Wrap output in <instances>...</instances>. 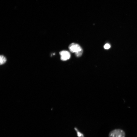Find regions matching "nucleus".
Returning <instances> with one entry per match:
<instances>
[{
  "label": "nucleus",
  "instance_id": "nucleus-3",
  "mask_svg": "<svg viewBox=\"0 0 137 137\" xmlns=\"http://www.w3.org/2000/svg\"><path fill=\"white\" fill-rule=\"evenodd\" d=\"M60 54L61 56V60L65 61L69 60L71 57V55L68 51H62L60 52Z\"/></svg>",
  "mask_w": 137,
  "mask_h": 137
},
{
  "label": "nucleus",
  "instance_id": "nucleus-6",
  "mask_svg": "<svg viewBox=\"0 0 137 137\" xmlns=\"http://www.w3.org/2000/svg\"><path fill=\"white\" fill-rule=\"evenodd\" d=\"M83 50L82 51H78L75 53V55L76 57H80L82 55L83 53Z\"/></svg>",
  "mask_w": 137,
  "mask_h": 137
},
{
  "label": "nucleus",
  "instance_id": "nucleus-1",
  "mask_svg": "<svg viewBox=\"0 0 137 137\" xmlns=\"http://www.w3.org/2000/svg\"><path fill=\"white\" fill-rule=\"evenodd\" d=\"M124 132L120 129H116L111 131L109 133V137H125Z\"/></svg>",
  "mask_w": 137,
  "mask_h": 137
},
{
  "label": "nucleus",
  "instance_id": "nucleus-4",
  "mask_svg": "<svg viewBox=\"0 0 137 137\" xmlns=\"http://www.w3.org/2000/svg\"><path fill=\"white\" fill-rule=\"evenodd\" d=\"M6 59L5 56L3 55L0 56V65H2L5 63L6 61Z\"/></svg>",
  "mask_w": 137,
  "mask_h": 137
},
{
  "label": "nucleus",
  "instance_id": "nucleus-7",
  "mask_svg": "<svg viewBox=\"0 0 137 137\" xmlns=\"http://www.w3.org/2000/svg\"><path fill=\"white\" fill-rule=\"evenodd\" d=\"M110 47V45L109 44H106L104 46V48L105 49H108Z\"/></svg>",
  "mask_w": 137,
  "mask_h": 137
},
{
  "label": "nucleus",
  "instance_id": "nucleus-2",
  "mask_svg": "<svg viewBox=\"0 0 137 137\" xmlns=\"http://www.w3.org/2000/svg\"><path fill=\"white\" fill-rule=\"evenodd\" d=\"M69 49L71 52L75 53L83 50L78 44L75 43L70 44L69 46Z\"/></svg>",
  "mask_w": 137,
  "mask_h": 137
},
{
  "label": "nucleus",
  "instance_id": "nucleus-5",
  "mask_svg": "<svg viewBox=\"0 0 137 137\" xmlns=\"http://www.w3.org/2000/svg\"><path fill=\"white\" fill-rule=\"evenodd\" d=\"M75 129L77 132L78 137H84L83 134L79 132L76 128H75Z\"/></svg>",
  "mask_w": 137,
  "mask_h": 137
}]
</instances>
